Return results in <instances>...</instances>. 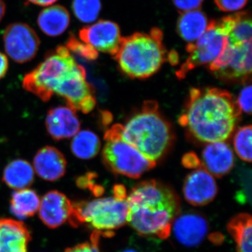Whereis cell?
<instances>
[{
  "instance_id": "cell-1",
  "label": "cell",
  "mask_w": 252,
  "mask_h": 252,
  "mask_svg": "<svg viewBox=\"0 0 252 252\" xmlns=\"http://www.w3.org/2000/svg\"><path fill=\"white\" fill-rule=\"evenodd\" d=\"M241 112L228 91L192 89L179 122L199 142H224L233 133Z\"/></svg>"
},
{
  "instance_id": "cell-2",
  "label": "cell",
  "mask_w": 252,
  "mask_h": 252,
  "mask_svg": "<svg viewBox=\"0 0 252 252\" xmlns=\"http://www.w3.org/2000/svg\"><path fill=\"white\" fill-rule=\"evenodd\" d=\"M127 223L140 235L166 239L180 212V200L175 190L156 180L144 181L127 196Z\"/></svg>"
},
{
  "instance_id": "cell-3",
  "label": "cell",
  "mask_w": 252,
  "mask_h": 252,
  "mask_svg": "<svg viewBox=\"0 0 252 252\" xmlns=\"http://www.w3.org/2000/svg\"><path fill=\"white\" fill-rule=\"evenodd\" d=\"M122 137L155 162L168 152L174 140L171 126L158 112L154 101L144 102L140 112L122 125Z\"/></svg>"
},
{
  "instance_id": "cell-4",
  "label": "cell",
  "mask_w": 252,
  "mask_h": 252,
  "mask_svg": "<svg viewBox=\"0 0 252 252\" xmlns=\"http://www.w3.org/2000/svg\"><path fill=\"white\" fill-rule=\"evenodd\" d=\"M167 56L162 31L155 28L149 34L136 32L122 38L114 59L126 75L132 79H146L158 71Z\"/></svg>"
},
{
  "instance_id": "cell-5",
  "label": "cell",
  "mask_w": 252,
  "mask_h": 252,
  "mask_svg": "<svg viewBox=\"0 0 252 252\" xmlns=\"http://www.w3.org/2000/svg\"><path fill=\"white\" fill-rule=\"evenodd\" d=\"M77 64L67 48L60 46L46 55L44 61L25 76L23 88L44 102H48L59 83Z\"/></svg>"
},
{
  "instance_id": "cell-6",
  "label": "cell",
  "mask_w": 252,
  "mask_h": 252,
  "mask_svg": "<svg viewBox=\"0 0 252 252\" xmlns=\"http://www.w3.org/2000/svg\"><path fill=\"white\" fill-rule=\"evenodd\" d=\"M122 127L121 124H116L106 132L102 160L114 173L132 179L140 178L144 172L155 167L156 162L147 158L122 138Z\"/></svg>"
},
{
  "instance_id": "cell-7",
  "label": "cell",
  "mask_w": 252,
  "mask_h": 252,
  "mask_svg": "<svg viewBox=\"0 0 252 252\" xmlns=\"http://www.w3.org/2000/svg\"><path fill=\"white\" fill-rule=\"evenodd\" d=\"M128 204L127 198L114 196L94 199L73 205L71 219L88 224L95 232L112 234L127 223Z\"/></svg>"
},
{
  "instance_id": "cell-8",
  "label": "cell",
  "mask_w": 252,
  "mask_h": 252,
  "mask_svg": "<svg viewBox=\"0 0 252 252\" xmlns=\"http://www.w3.org/2000/svg\"><path fill=\"white\" fill-rule=\"evenodd\" d=\"M228 44V38L217 21L209 23L208 28L203 35L187 47L188 59L178 72L177 77L184 78L194 68L211 64L220 56Z\"/></svg>"
},
{
  "instance_id": "cell-9",
  "label": "cell",
  "mask_w": 252,
  "mask_h": 252,
  "mask_svg": "<svg viewBox=\"0 0 252 252\" xmlns=\"http://www.w3.org/2000/svg\"><path fill=\"white\" fill-rule=\"evenodd\" d=\"M54 94L65 99L68 107L84 114L91 112L95 107L94 90L86 81L85 69L78 63L59 83Z\"/></svg>"
},
{
  "instance_id": "cell-10",
  "label": "cell",
  "mask_w": 252,
  "mask_h": 252,
  "mask_svg": "<svg viewBox=\"0 0 252 252\" xmlns=\"http://www.w3.org/2000/svg\"><path fill=\"white\" fill-rule=\"evenodd\" d=\"M209 67L220 79L248 80L252 72V41L238 46L228 43Z\"/></svg>"
},
{
  "instance_id": "cell-11",
  "label": "cell",
  "mask_w": 252,
  "mask_h": 252,
  "mask_svg": "<svg viewBox=\"0 0 252 252\" xmlns=\"http://www.w3.org/2000/svg\"><path fill=\"white\" fill-rule=\"evenodd\" d=\"M3 40L6 54L18 63L29 62L34 59L40 44L36 32L22 23L8 26L5 29Z\"/></svg>"
},
{
  "instance_id": "cell-12",
  "label": "cell",
  "mask_w": 252,
  "mask_h": 252,
  "mask_svg": "<svg viewBox=\"0 0 252 252\" xmlns=\"http://www.w3.org/2000/svg\"><path fill=\"white\" fill-rule=\"evenodd\" d=\"M79 37L81 41L89 44L96 51L114 56L122 39L119 26L109 21H99L83 28L79 31Z\"/></svg>"
},
{
  "instance_id": "cell-13",
  "label": "cell",
  "mask_w": 252,
  "mask_h": 252,
  "mask_svg": "<svg viewBox=\"0 0 252 252\" xmlns=\"http://www.w3.org/2000/svg\"><path fill=\"white\" fill-rule=\"evenodd\" d=\"M218 192L213 176L200 167L186 177L183 187L184 196L193 206H204L211 203Z\"/></svg>"
},
{
  "instance_id": "cell-14",
  "label": "cell",
  "mask_w": 252,
  "mask_h": 252,
  "mask_svg": "<svg viewBox=\"0 0 252 252\" xmlns=\"http://www.w3.org/2000/svg\"><path fill=\"white\" fill-rule=\"evenodd\" d=\"M172 225L176 240L184 246L189 248L200 245L208 232L206 219L196 212H187L178 215Z\"/></svg>"
},
{
  "instance_id": "cell-15",
  "label": "cell",
  "mask_w": 252,
  "mask_h": 252,
  "mask_svg": "<svg viewBox=\"0 0 252 252\" xmlns=\"http://www.w3.org/2000/svg\"><path fill=\"white\" fill-rule=\"evenodd\" d=\"M38 212L44 224L49 228H57L72 217L73 204L64 194L52 190L41 198Z\"/></svg>"
},
{
  "instance_id": "cell-16",
  "label": "cell",
  "mask_w": 252,
  "mask_h": 252,
  "mask_svg": "<svg viewBox=\"0 0 252 252\" xmlns=\"http://www.w3.org/2000/svg\"><path fill=\"white\" fill-rule=\"evenodd\" d=\"M48 133L56 141L65 140L77 135L81 123L76 111L69 107H54L50 109L46 118Z\"/></svg>"
},
{
  "instance_id": "cell-17",
  "label": "cell",
  "mask_w": 252,
  "mask_h": 252,
  "mask_svg": "<svg viewBox=\"0 0 252 252\" xmlns=\"http://www.w3.org/2000/svg\"><path fill=\"white\" fill-rule=\"evenodd\" d=\"M201 167L217 177L227 175L233 169L235 157L233 150L224 142L208 143L202 154Z\"/></svg>"
},
{
  "instance_id": "cell-18",
  "label": "cell",
  "mask_w": 252,
  "mask_h": 252,
  "mask_svg": "<svg viewBox=\"0 0 252 252\" xmlns=\"http://www.w3.org/2000/svg\"><path fill=\"white\" fill-rule=\"evenodd\" d=\"M34 170L43 180L54 182L65 174L67 160L62 152L54 147H43L38 151L33 160Z\"/></svg>"
},
{
  "instance_id": "cell-19",
  "label": "cell",
  "mask_w": 252,
  "mask_h": 252,
  "mask_svg": "<svg viewBox=\"0 0 252 252\" xmlns=\"http://www.w3.org/2000/svg\"><path fill=\"white\" fill-rule=\"evenodd\" d=\"M31 235L19 220H0V252H28Z\"/></svg>"
},
{
  "instance_id": "cell-20",
  "label": "cell",
  "mask_w": 252,
  "mask_h": 252,
  "mask_svg": "<svg viewBox=\"0 0 252 252\" xmlns=\"http://www.w3.org/2000/svg\"><path fill=\"white\" fill-rule=\"evenodd\" d=\"M230 45L238 46L252 41V19L250 13L242 11L217 21Z\"/></svg>"
},
{
  "instance_id": "cell-21",
  "label": "cell",
  "mask_w": 252,
  "mask_h": 252,
  "mask_svg": "<svg viewBox=\"0 0 252 252\" xmlns=\"http://www.w3.org/2000/svg\"><path fill=\"white\" fill-rule=\"evenodd\" d=\"M70 15L64 6L54 5L42 10L37 18L41 31L51 36L61 35L69 27Z\"/></svg>"
},
{
  "instance_id": "cell-22",
  "label": "cell",
  "mask_w": 252,
  "mask_h": 252,
  "mask_svg": "<svg viewBox=\"0 0 252 252\" xmlns=\"http://www.w3.org/2000/svg\"><path fill=\"white\" fill-rule=\"evenodd\" d=\"M206 15L200 10L182 13L177 22V32L184 40L193 43L198 40L209 26Z\"/></svg>"
},
{
  "instance_id": "cell-23",
  "label": "cell",
  "mask_w": 252,
  "mask_h": 252,
  "mask_svg": "<svg viewBox=\"0 0 252 252\" xmlns=\"http://www.w3.org/2000/svg\"><path fill=\"white\" fill-rule=\"evenodd\" d=\"M34 170L31 164L23 159L12 160L5 167L2 180L14 190L28 189L34 182Z\"/></svg>"
},
{
  "instance_id": "cell-24",
  "label": "cell",
  "mask_w": 252,
  "mask_h": 252,
  "mask_svg": "<svg viewBox=\"0 0 252 252\" xmlns=\"http://www.w3.org/2000/svg\"><path fill=\"white\" fill-rule=\"evenodd\" d=\"M227 228L236 243L237 252H252L251 215L239 214L230 220Z\"/></svg>"
},
{
  "instance_id": "cell-25",
  "label": "cell",
  "mask_w": 252,
  "mask_h": 252,
  "mask_svg": "<svg viewBox=\"0 0 252 252\" xmlns=\"http://www.w3.org/2000/svg\"><path fill=\"white\" fill-rule=\"evenodd\" d=\"M40 201L39 195L32 189L16 190L11 195V212L21 220L33 216L39 210Z\"/></svg>"
},
{
  "instance_id": "cell-26",
  "label": "cell",
  "mask_w": 252,
  "mask_h": 252,
  "mask_svg": "<svg viewBox=\"0 0 252 252\" xmlns=\"http://www.w3.org/2000/svg\"><path fill=\"white\" fill-rule=\"evenodd\" d=\"M101 143L99 137L92 131H79L71 142L73 154L79 158H92L97 156L100 150Z\"/></svg>"
},
{
  "instance_id": "cell-27",
  "label": "cell",
  "mask_w": 252,
  "mask_h": 252,
  "mask_svg": "<svg viewBox=\"0 0 252 252\" xmlns=\"http://www.w3.org/2000/svg\"><path fill=\"white\" fill-rule=\"evenodd\" d=\"M101 8L100 0H73V12L81 22H94L98 17Z\"/></svg>"
},
{
  "instance_id": "cell-28",
  "label": "cell",
  "mask_w": 252,
  "mask_h": 252,
  "mask_svg": "<svg viewBox=\"0 0 252 252\" xmlns=\"http://www.w3.org/2000/svg\"><path fill=\"white\" fill-rule=\"evenodd\" d=\"M252 136L251 126L240 127L235 135L233 140L235 151L244 161H252Z\"/></svg>"
},
{
  "instance_id": "cell-29",
  "label": "cell",
  "mask_w": 252,
  "mask_h": 252,
  "mask_svg": "<svg viewBox=\"0 0 252 252\" xmlns=\"http://www.w3.org/2000/svg\"><path fill=\"white\" fill-rule=\"evenodd\" d=\"M66 48L68 51H72L87 61H94L98 58V52L94 47L79 41L73 34L69 35L66 44Z\"/></svg>"
},
{
  "instance_id": "cell-30",
  "label": "cell",
  "mask_w": 252,
  "mask_h": 252,
  "mask_svg": "<svg viewBox=\"0 0 252 252\" xmlns=\"http://www.w3.org/2000/svg\"><path fill=\"white\" fill-rule=\"evenodd\" d=\"M239 185L241 189L236 193V200L241 204L251 203L252 174L251 170L245 169L240 171Z\"/></svg>"
},
{
  "instance_id": "cell-31",
  "label": "cell",
  "mask_w": 252,
  "mask_h": 252,
  "mask_svg": "<svg viewBox=\"0 0 252 252\" xmlns=\"http://www.w3.org/2000/svg\"><path fill=\"white\" fill-rule=\"evenodd\" d=\"M252 86L248 85L240 92L237 104L241 112L250 114L252 112Z\"/></svg>"
},
{
  "instance_id": "cell-32",
  "label": "cell",
  "mask_w": 252,
  "mask_h": 252,
  "mask_svg": "<svg viewBox=\"0 0 252 252\" xmlns=\"http://www.w3.org/2000/svg\"><path fill=\"white\" fill-rule=\"evenodd\" d=\"M99 233L94 232L91 243L80 244L77 246L67 249L65 252H99L98 248Z\"/></svg>"
},
{
  "instance_id": "cell-33",
  "label": "cell",
  "mask_w": 252,
  "mask_h": 252,
  "mask_svg": "<svg viewBox=\"0 0 252 252\" xmlns=\"http://www.w3.org/2000/svg\"><path fill=\"white\" fill-rule=\"evenodd\" d=\"M215 4L222 11H236L243 9L248 0H215Z\"/></svg>"
},
{
  "instance_id": "cell-34",
  "label": "cell",
  "mask_w": 252,
  "mask_h": 252,
  "mask_svg": "<svg viewBox=\"0 0 252 252\" xmlns=\"http://www.w3.org/2000/svg\"><path fill=\"white\" fill-rule=\"evenodd\" d=\"M204 0H173L174 4L182 13L198 9Z\"/></svg>"
},
{
  "instance_id": "cell-35",
  "label": "cell",
  "mask_w": 252,
  "mask_h": 252,
  "mask_svg": "<svg viewBox=\"0 0 252 252\" xmlns=\"http://www.w3.org/2000/svg\"><path fill=\"white\" fill-rule=\"evenodd\" d=\"M183 165L187 168H199L201 167L200 159L193 153L186 154L182 160Z\"/></svg>"
},
{
  "instance_id": "cell-36",
  "label": "cell",
  "mask_w": 252,
  "mask_h": 252,
  "mask_svg": "<svg viewBox=\"0 0 252 252\" xmlns=\"http://www.w3.org/2000/svg\"><path fill=\"white\" fill-rule=\"evenodd\" d=\"M9 68V61L4 54L0 52V79L6 75Z\"/></svg>"
},
{
  "instance_id": "cell-37",
  "label": "cell",
  "mask_w": 252,
  "mask_h": 252,
  "mask_svg": "<svg viewBox=\"0 0 252 252\" xmlns=\"http://www.w3.org/2000/svg\"><path fill=\"white\" fill-rule=\"evenodd\" d=\"M28 1L32 4L39 5V6H47L54 4L58 0H28Z\"/></svg>"
},
{
  "instance_id": "cell-38",
  "label": "cell",
  "mask_w": 252,
  "mask_h": 252,
  "mask_svg": "<svg viewBox=\"0 0 252 252\" xmlns=\"http://www.w3.org/2000/svg\"><path fill=\"white\" fill-rule=\"evenodd\" d=\"M5 12H6V5L1 0H0V21L4 18Z\"/></svg>"
},
{
  "instance_id": "cell-39",
  "label": "cell",
  "mask_w": 252,
  "mask_h": 252,
  "mask_svg": "<svg viewBox=\"0 0 252 252\" xmlns=\"http://www.w3.org/2000/svg\"><path fill=\"white\" fill-rule=\"evenodd\" d=\"M122 252H137V251H135V250H124V251H123Z\"/></svg>"
}]
</instances>
